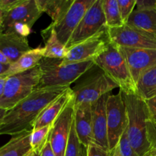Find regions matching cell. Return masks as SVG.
<instances>
[{"label": "cell", "instance_id": "1", "mask_svg": "<svg viewBox=\"0 0 156 156\" xmlns=\"http://www.w3.org/2000/svg\"><path fill=\"white\" fill-rule=\"evenodd\" d=\"M69 87L37 88L28 97L7 111L0 120V136H14L32 129L43 111Z\"/></svg>", "mask_w": 156, "mask_h": 156}, {"label": "cell", "instance_id": "2", "mask_svg": "<svg viewBox=\"0 0 156 156\" xmlns=\"http://www.w3.org/2000/svg\"><path fill=\"white\" fill-rule=\"evenodd\" d=\"M123 95L127 113L126 132L128 138L138 155L145 156L150 149L146 128V123L149 119L147 105L146 101L136 94L123 92Z\"/></svg>", "mask_w": 156, "mask_h": 156}, {"label": "cell", "instance_id": "3", "mask_svg": "<svg viewBox=\"0 0 156 156\" xmlns=\"http://www.w3.org/2000/svg\"><path fill=\"white\" fill-rule=\"evenodd\" d=\"M41 76L37 88L67 86L91 69L94 60L66 64L60 59L43 58L39 63Z\"/></svg>", "mask_w": 156, "mask_h": 156}, {"label": "cell", "instance_id": "4", "mask_svg": "<svg viewBox=\"0 0 156 156\" xmlns=\"http://www.w3.org/2000/svg\"><path fill=\"white\" fill-rule=\"evenodd\" d=\"M94 64L117 84L120 91L125 94H136V83L127 62L117 44L110 41L105 50L94 59Z\"/></svg>", "mask_w": 156, "mask_h": 156}, {"label": "cell", "instance_id": "5", "mask_svg": "<svg viewBox=\"0 0 156 156\" xmlns=\"http://www.w3.org/2000/svg\"><path fill=\"white\" fill-rule=\"evenodd\" d=\"M41 76L39 65L28 71L8 76L0 97V108L8 111L28 97L37 88Z\"/></svg>", "mask_w": 156, "mask_h": 156}, {"label": "cell", "instance_id": "6", "mask_svg": "<svg viewBox=\"0 0 156 156\" xmlns=\"http://www.w3.org/2000/svg\"><path fill=\"white\" fill-rule=\"evenodd\" d=\"M118 88L101 69L90 75L85 80L74 87L75 105L82 103L93 104L114 88Z\"/></svg>", "mask_w": 156, "mask_h": 156}, {"label": "cell", "instance_id": "7", "mask_svg": "<svg viewBox=\"0 0 156 156\" xmlns=\"http://www.w3.org/2000/svg\"><path fill=\"white\" fill-rule=\"evenodd\" d=\"M103 5L104 0H95L94 4L87 11L66 46L67 50L108 30Z\"/></svg>", "mask_w": 156, "mask_h": 156}, {"label": "cell", "instance_id": "8", "mask_svg": "<svg viewBox=\"0 0 156 156\" xmlns=\"http://www.w3.org/2000/svg\"><path fill=\"white\" fill-rule=\"evenodd\" d=\"M108 143L110 152L118 144L122 135L127 127V113L123 92L109 94L107 101Z\"/></svg>", "mask_w": 156, "mask_h": 156}, {"label": "cell", "instance_id": "9", "mask_svg": "<svg viewBox=\"0 0 156 156\" xmlns=\"http://www.w3.org/2000/svg\"><path fill=\"white\" fill-rule=\"evenodd\" d=\"M108 34L111 42L121 47L133 49H156V38L152 35L124 24L118 27L108 28Z\"/></svg>", "mask_w": 156, "mask_h": 156}, {"label": "cell", "instance_id": "10", "mask_svg": "<svg viewBox=\"0 0 156 156\" xmlns=\"http://www.w3.org/2000/svg\"><path fill=\"white\" fill-rule=\"evenodd\" d=\"M95 0H74L69 10L58 22L50 27L54 29L58 39L66 46L70 37L74 33L87 11L94 3Z\"/></svg>", "mask_w": 156, "mask_h": 156}, {"label": "cell", "instance_id": "11", "mask_svg": "<svg viewBox=\"0 0 156 156\" xmlns=\"http://www.w3.org/2000/svg\"><path fill=\"white\" fill-rule=\"evenodd\" d=\"M108 30L92 37L67 50V53L62 59L63 63H79L94 60L105 50L109 43Z\"/></svg>", "mask_w": 156, "mask_h": 156}, {"label": "cell", "instance_id": "12", "mask_svg": "<svg viewBox=\"0 0 156 156\" xmlns=\"http://www.w3.org/2000/svg\"><path fill=\"white\" fill-rule=\"evenodd\" d=\"M74 98L53 123L49 143L56 156H64L74 120Z\"/></svg>", "mask_w": 156, "mask_h": 156}, {"label": "cell", "instance_id": "13", "mask_svg": "<svg viewBox=\"0 0 156 156\" xmlns=\"http://www.w3.org/2000/svg\"><path fill=\"white\" fill-rule=\"evenodd\" d=\"M41 15L42 12L37 5L36 0H23L10 12H2L0 34L9 31L17 24H24L32 28Z\"/></svg>", "mask_w": 156, "mask_h": 156}, {"label": "cell", "instance_id": "14", "mask_svg": "<svg viewBox=\"0 0 156 156\" xmlns=\"http://www.w3.org/2000/svg\"><path fill=\"white\" fill-rule=\"evenodd\" d=\"M119 47L127 62L131 76L136 84L143 73L156 65V49Z\"/></svg>", "mask_w": 156, "mask_h": 156}, {"label": "cell", "instance_id": "15", "mask_svg": "<svg viewBox=\"0 0 156 156\" xmlns=\"http://www.w3.org/2000/svg\"><path fill=\"white\" fill-rule=\"evenodd\" d=\"M109 94H105L97 101L91 104V108L93 143L110 152L107 121V101Z\"/></svg>", "mask_w": 156, "mask_h": 156}, {"label": "cell", "instance_id": "16", "mask_svg": "<svg viewBox=\"0 0 156 156\" xmlns=\"http://www.w3.org/2000/svg\"><path fill=\"white\" fill-rule=\"evenodd\" d=\"M74 126L79 140L88 147L93 142L91 104L82 103L75 105Z\"/></svg>", "mask_w": 156, "mask_h": 156}, {"label": "cell", "instance_id": "17", "mask_svg": "<svg viewBox=\"0 0 156 156\" xmlns=\"http://www.w3.org/2000/svg\"><path fill=\"white\" fill-rule=\"evenodd\" d=\"M30 50L26 37L13 31L0 34V51L8 58L11 64Z\"/></svg>", "mask_w": 156, "mask_h": 156}, {"label": "cell", "instance_id": "18", "mask_svg": "<svg viewBox=\"0 0 156 156\" xmlns=\"http://www.w3.org/2000/svg\"><path fill=\"white\" fill-rule=\"evenodd\" d=\"M73 98L74 93L69 87L41 112L34 123L32 130L53 124Z\"/></svg>", "mask_w": 156, "mask_h": 156}, {"label": "cell", "instance_id": "19", "mask_svg": "<svg viewBox=\"0 0 156 156\" xmlns=\"http://www.w3.org/2000/svg\"><path fill=\"white\" fill-rule=\"evenodd\" d=\"M32 129L23 131L12 136L7 143L0 147V156H27L31 147Z\"/></svg>", "mask_w": 156, "mask_h": 156}, {"label": "cell", "instance_id": "20", "mask_svg": "<svg viewBox=\"0 0 156 156\" xmlns=\"http://www.w3.org/2000/svg\"><path fill=\"white\" fill-rule=\"evenodd\" d=\"M44 47L41 46L31 49L21 56L16 62L9 66L8 71L4 76H9L12 75L18 74L23 72L28 71L39 65L40 62L44 56Z\"/></svg>", "mask_w": 156, "mask_h": 156}, {"label": "cell", "instance_id": "21", "mask_svg": "<svg viewBox=\"0 0 156 156\" xmlns=\"http://www.w3.org/2000/svg\"><path fill=\"white\" fill-rule=\"evenodd\" d=\"M126 24L137 27L156 38V9L141 12L134 10Z\"/></svg>", "mask_w": 156, "mask_h": 156}, {"label": "cell", "instance_id": "22", "mask_svg": "<svg viewBox=\"0 0 156 156\" xmlns=\"http://www.w3.org/2000/svg\"><path fill=\"white\" fill-rule=\"evenodd\" d=\"M74 0H36L42 13L45 12L51 18L53 24L58 22L64 16Z\"/></svg>", "mask_w": 156, "mask_h": 156}, {"label": "cell", "instance_id": "23", "mask_svg": "<svg viewBox=\"0 0 156 156\" xmlns=\"http://www.w3.org/2000/svg\"><path fill=\"white\" fill-rule=\"evenodd\" d=\"M136 87V94L144 101L156 97V65L142 75Z\"/></svg>", "mask_w": 156, "mask_h": 156}, {"label": "cell", "instance_id": "24", "mask_svg": "<svg viewBox=\"0 0 156 156\" xmlns=\"http://www.w3.org/2000/svg\"><path fill=\"white\" fill-rule=\"evenodd\" d=\"M49 32L47 39L45 41L44 58L62 59L67 53V49L58 39L54 29L49 26L46 29Z\"/></svg>", "mask_w": 156, "mask_h": 156}, {"label": "cell", "instance_id": "25", "mask_svg": "<svg viewBox=\"0 0 156 156\" xmlns=\"http://www.w3.org/2000/svg\"><path fill=\"white\" fill-rule=\"evenodd\" d=\"M103 8L108 29L123 25L117 0H104Z\"/></svg>", "mask_w": 156, "mask_h": 156}, {"label": "cell", "instance_id": "26", "mask_svg": "<svg viewBox=\"0 0 156 156\" xmlns=\"http://www.w3.org/2000/svg\"><path fill=\"white\" fill-rule=\"evenodd\" d=\"M64 156H87V147L81 143L77 136L75 129L74 120Z\"/></svg>", "mask_w": 156, "mask_h": 156}, {"label": "cell", "instance_id": "27", "mask_svg": "<svg viewBox=\"0 0 156 156\" xmlns=\"http://www.w3.org/2000/svg\"><path fill=\"white\" fill-rule=\"evenodd\" d=\"M52 126L53 124L32 130L30 143H31V147L34 151L41 152L44 146L49 142V137H50Z\"/></svg>", "mask_w": 156, "mask_h": 156}, {"label": "cell", "instance_id": "28", "mask_svg": "<svg viewBox=\"0 0 156 156\" xmlns=\"http://www.w3.org/2000/svg\"><path fill=\"white\" fill-rule=\"evenodd\" d=\"M119 9L123 24H126L129 17L135 10L136 0H117Z\"/></svg>", "mask_w": 156, "mask_h": 156}, {"label": "cell", "instance_id": "29", "mask_svg": "<svg viewBox=\"0 0 156 156\" xmlns=\"http://www.w3.org/2000/svg\"><path fill=\"white\" fill-rule=\"evenodd\" d=\"M147 139L150 145L149 152L146 155H156V121L149 119L146 123Z\"/></svg>", "mask_w": 156, "mask_h": 156}, {"label": "cell", "instance_id": "30", "mask_svg": "<svg viewBox=\"0 0 156 156\" xmlns=\"http://www.w3.org/2000/svg\"><path fill=\"white\" fill-rule=\"evenodd\" d=\"M117 146H118L120 152H121L123 156H139L138 154L135 151V149L131 146L130 142H129V138H128L126 129L123 133V135H122Z\"/></svg>", "mask_w": 156, "mask_h": 156}, {"label": "cell", "instance_id": "31", "mask_svg": "<svg viewBox=\"0 0 156 156\" xmlns=\"http://www.w3.org/2000/svg\"><path fill=\"white\" fill-rule=\"evenodd\" d=\"M87 156H111V152L92 142L87 147Z\"/></svg>", "mask_w": 156, "mask_h": 156}, {"label": "cell", "instance_id": "32", "mask_svg": "<svg viewBox=\"0 0 156 156\" xmlns=\"http://www.w3.org/2000/svg\"><path fill=\"white\" fill-rule=\"evenodd\" d=\"M136 11H148L156 9V1L153 0H136Z\"/></svg>", "mask_w": 156, "mask_h": 156}, {"label": "cell", "instance_id": "33", "mask_svg": "<svg viewBox=\"0 0 156 156\" xmlns=\"http://www.w3.org/2000/svg\"><path fill=\"white\" fill-rule=\"evenodd\" d=\"M22 1L23 0H0V10L2 13L10 12Z\"/></svg>", "mask_w": 156, "mask_h": 156}, {"label": "cell", "instance_id": "34", "mask_svg": "<svg viewBox=\"0 0 156 156\" xmlns=\"http://www.w3.org/2000/svg\"><path fill=\"white\" fill-rule=\"evenodd\" d=\"M149 113V119L156 121V97L145 101Z\"/></svg>", "mask_w": 156, "mask_h": 156}, {"label": "cell", "instance_id": "35", "mask_svg": "<svg viewBox=\"0 0 156 156\" xmlns=\"http://www.w3.org/2000/svg\"><path fill=\"white\" fill-rule=\"evenodd\" d=\"M41 156H56L49 142L41 151Z\"/></svg>", "mask_w": 156, "mask_h": 156}, {"label": "cell", "instance_id": "36", "mask_svg": "<svg viewBox=\"0 0 156 156\" xmlns=\"http://www.w3.org/2000/svg\"><path fill=\"white\" fill-rule=\"evenodd\" d=\"M6 79H7V76H0V97H1V95L2 94L3 91H4Z\"/></svg>", "mask_w": 156, "mask_h": 156}, {"label": "cell", "instance_id": "37", "mask_svg": "<svg viewBox=\"0 0 156 156\" xmlns=\"http://www.w3.org/2000/svg\"><path fill=\"white\" fill-rule=\"evenodd\" d=\"M0 63L4 64V65H10V61L8 59V58L0 51Z\"/></svg>", "mask_w": 156, "mask_h": 156}, {"label": "cell", "instance_id": "38", "mask_svg": "<svg viewBox=\"0 0 156 156\" xmlns=\"http://www.w3.org/2000/svg\"><path fill=\"white\" fill-rule=\"evenodd\" d=\"M11 65V64H10ZM10 65H4V64L0 63V76H4L5 73L8 71Z\"/></svg>", "mask_w": 156, "mask_h": 156}, {"label": "cell", "instance_id": "39", "mask_svg": "<svg viewBox=\"0 0 156 156\" xmlns=\"http://www.w3.org/2000/svg\"><path fill=\"white\" fill-rule=\"evenodd\" d=\"M111 156H123L122 155L121 152H120V149H119L118 146L115 147V149L111 152Z\"/></svg>", "mask_w": 156, "mask_h": 156}, {"label": "cell", "instance_id": "40", "mask_svg": "<svg viewBox=\"0 0 156 156\" xmlns=\"http://www.w3.org/2000/svg\"><path fill=\"white\" fill-rule=\"evenodd\" d=\"M27 156H41V152H36V151L32 150Z\"/></svg>", "mask_w": 156, "mask_h": 156}, {"label": "cell", "instance_id": "41", "mask_svg": "<svg viewBox=\"0 0 156 156\" xmlns=\"http://www.w3.org/2000/svg\"><path fill=\"white\" fill-rule=\"evenodd\" d=\"M6 113H7V111H6V110L2 109V108H0V120H1L3 118V117L5 115Z\"/></svg>", "mask_w": 156, "mask_h": 156}, {"label": "cell", "instance_id": "42", "mask_svg": "<svg viewBox=\"0 0 156 156\" xmlns=\"http://www.w3.org/2000/svg\"><path fill=\"white\" fill-rule=\"evenodd\" d=\"M1 18H2V11L0 10V21H1Z\"/></svg>", "mask_w": 156, "mask_h": 156}, {"label": "cell", "instance_id": "43", "mask_svg": "<svg viewBox=\"0 0 156 156\" xmlns=\"http://www.w3.org/2000/svg\"><path fill=\"white\" fill-rule=\"evenodd\" d=\"M146 156H156V155H146Z\"/></svg>", "mask_w": 156, "mask_h": 156}]
</instances>
